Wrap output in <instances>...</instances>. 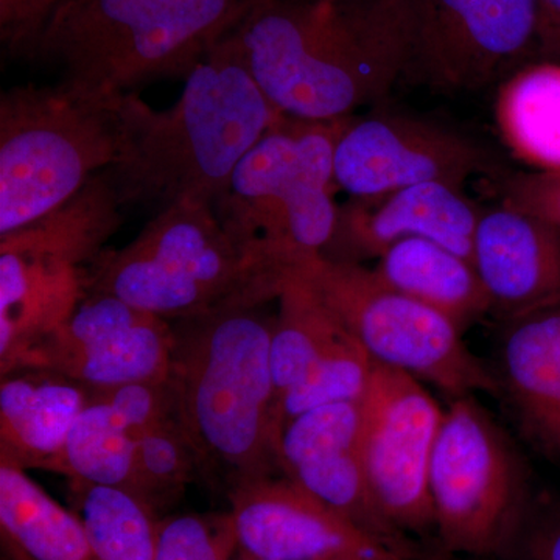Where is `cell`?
Instances as JSON below:
<instances>
[{"label":"cell","mask_w":560,"mask_h":560,"mask_svg":"<svg viewBox=\"0 0 560 560\" xmlns=\"http://www.w3.org/2000/svg\"><path fill=\"white\" fill-rule=\"evenodd\" d=\"M238 551L268 560H416L361 529L285 475L231 486Z\"/></svg>","instance_id":"15"},{"label":"cell","mask_w":560,"mask_h":560,"mask_svg":"<svg viewBox=\"0 0 560 560\" xmlns=\"http://www.w3.org/2000/svg\"><path fill=\"white\" fill-rule=\"evenodd\" d=\"M131 94H106L68 80L3 92L0 235L61 208L108 171L127 140Z\"/></svg>","instance_id":"6"},{"label":"cell","mask_w":560,"mask_h":560,"mask_svg":"<svg viewBox=\"0 0 560 560\" xmlns=\"http://www.w3.org/2000/svg\"><path fill=\"white\" fill-rule=\"evenodd\" d=\"M92 390L65 375L22 368L0 383V464L49 470Z\"/></svg>","instance_id":"19"},{"label":"cell","mask_w":560,"mask_h":560,"mask_svg":"<svg viewBox=\"0 0 560 560\" xmlns=\"http://www.w3.org/2000/svg\"><path fill=\"white\" fill-rule=\"evenodd\" d=\"M300 276L377 363L453 399L500 393V381L467 349L452 319L393 289L372 268L313 256Z\"/></svg>","instance_id":"10"},{"label":"cell","mask_w":560,"mask_h":560,"mask_svg":"<svg viewBox=\"0 0 560 560\" xmlns=\"http://www.w3.org/2000/svg\"><path fill=\"white\" fill-rule=\"evenodd\" d=\"M2 550H5L7 552H9L11 558H13L14 560H32L31 558H28L27 555H25L24 551L21 550L20 547H18L16 544H14L13 540L10 539L9 536H7V534H3V533H2Z\"/></svg>","instance_id":"34"},{"label":"cell","mask_w":560,"mask_h":560,"mask_svg":"<svg viewBox=\"0 0 560 560\" xmlns=\"http://www.w3.org/2000/svg\"><path fill=\"white\" fill-rule=\"evenodd\" d=\"M501 202L547 220L560 230V171L503 173Z\"/></svg>","instance_id":"30"},{"label":"cell","mask_w":560,"mask_h":560,"mask_svg":"<svg viewBox=\"0 0 560 560\" xmlns=\"http://www.w3.org/2000/svg\"><path fill=\"white\" fill-rule=\"evenodd\" d=\"M372 270L393 289L429 305L460 330L490 313V302L470 260L425 238L389 246Z\"/></svg>","instance_id":"21"},{"label":"cell","mask_w":560,"mask_h":560,"mask_svg":"<svg viewBox=\"0 0 560 560\" xmlns=\"http://www.w3.org/2000/svg\"><path fill=\"white\" fill-rule=\"evenodd\" d=\"M253 0H66L40 35L35 57L62 80L106 94L187 79L230 35Z\"/></svg>","instance_id":"5"},{"label":"cell","mask_w":560,"mask_h":560,"mask_svg":"<svg viewBox=\"0 0 560 560\" xmlns=\"http://www.w3.org/2000/svg\"><path fill=\"white\" fill-rule=\"evenodd\" d=\"M270 2V0H253V5H250V9L256 5H260V3ZM334 2H341V0H334Z\"/></svg>","instance_id":"36"},{"label":"cell","mask_w":560,"mask_h":560,"mask_svg":"<svg viewBox=\"0 0 560 560\" xmlns=\"http://www.w3.org/2000/svg\"><path fill=\"white\" fill-rule=\"evenodd\" d=\"M175 342L171 320L140 311L113 294L90 293L62 326L21 360L16 370L58 372L91 390L167 382Z\"/></svg>","instance_id":"14"},{"label":"cell","mask_w":560,"mask_h":560,"mask_svg":"<svg viewBox=\"0 0 560 560\" xmlns=\"http://www.w3.org/2000/svg\"><path fill=\"white\" fill-rule=\"evenodd\" d=\"M139 431L131 425L103 390H92L90 404L80 412L60 455L49 471L69 481L116 486L131 490Z\"/></svg>","instance_id":"24"},{"label":"cell","mask_w":560,"mask_h":560,"mask_svg":"<svg viewBox=\"0 0 560 560\" xmlns=\"http://www.w3.org/2000/svg\"><path fill=\"white\" fill-rule=\"evenodd\" d=\"M66 0H0V39L11 55L35 57L44 28Z\"/></svg>","instance_id":"31"},{"label":"cell","mask_w":560,"mask_h":560,"mask_svg":"<svg viewBox=\"0 0 560 560\" xmlns=\"http://www.w3.org/2000/svg\"><path fill=\"white\" fill-rule=\"evenodd\" d=\"M503 175L499 162L463 132L401 113L350 119L335 150V184L371 198L425 183L463 189L474 176Z\"/></svg>","instance_id":"13"},{"label":"cell","mask_w":560,"mask_h":560,"mask_svg":"<svg viewBox=\"0 0 560 560\" xmlns=\"http://www.w3.org/2000/svg\"><path fill=\"white\" fill-rule=\"evenodd\" d=\"M2 560H14L13 558H11V556L9 555V552H7L5 550H3V559Z\"/></svg>","instance_id":"37"},{"label":"cell","mask_w":560,"mask_h":560,"mask_svg":"<svg viewBox=\"0 0 560 560\" xmlns=\"http://www.w3.org/2000/svg\"><path fill=\"white\" fill-rule=\"evenodd\" d=\"M377 361L352 335L324 359L289 393L283 394L276 408V429L279 440L282 430L304 412L327 405L363 400L370 388Z\"/></svg>","instance_id":"27"},{"label":"cell","mask_w":560,"mask_h":560,"mask_svg":"<svg viewBox=\"0 0 560 560\" xmlns=\"http://www.w3.org/2000/svg\"><path fill=\"white\" fill-rule=\"evenodd\" d=\"M237 551L230 512L161 518L156 560H232Z\"/></svg>","instance_id":"29"},{"label":"cell","mask_w":560,"mask_h":560,"mask_svg":"<svg viewBox=\"0 0 560 560\" xmlns=\"http://www.w3.org/2000/svg\"><path fill=\"white\" fill-rule=\"evenodd\" d=\"M429 488L445 550L477 558L514 552L533 510L528 474L474 396L453 399L442 416Z\"/></svg>","instance_id":"9"},{"label":"cell","mask_w":560,"mask_h":560,"mask_svg":"<svg viewBox=\"0 0 560 560\" xmlns=\"http://www.w3.org/2000/svg\"><path fill=\"white\" fill-rule=\"evenodd\" d=\"M442 416L419 378L377 363L361 400V453L372 497L401 534L436 530L429 475Z\"/></svg>","instance_id":"12"},{"label":"cell","mask_w":560,"mask_h":560,"mask_svg":"<svg viewBox=\"0 0 560 560\" xmlns=\"http://www.w3.org/2000/svg\"><path fill=\"white\" fill-rule=\"evenodd\" d=\"M304 257L243 238L212 206L154 213L138 237L95 261L90 293L113 294L167 320L278 301Z\"/></svg>","instance_id":"3"},{"label":"cell","mask_w":560,"mask_h":560,"mask_svg":"<svg viewBox=\"0 0 560 560\" xmlns=\"http://www.w3.org/2000/svg\"><path fill=\"white\" fill-rule=\"evenodd\" d=\"M471 265L501 318L560 304V230L540 217L503 202L481 210Z\"/></svg>","instance_id":"18"},{"label":"cell","mask_w":560,"mask_h":560,"mask_svg":"<svg viewBox=\"0 0 560 560\" xmlns=\"http://www.w3.org/2000/svg\"><path fill=\"white\" fill-rule=\"evenodd\" d=\"M279 470L361 529L410 552L372 497L361 453V400L327 405L291 420L280 434Z\"/></svg>","instance_id":"16"},{"label":"cell","mask_w":560,"mask_h":560,"mask_svg":"<svg viewBox=\"0 0 560 560\" xmlns=\"http://www.w3.org/2000/svg\"><path fill=\"white\" fill-rule=\"evenodd\" d=\"M73 512L97 560H156L158 511L131 490L70 481Z\"/></svg>","instance_id":"26"},{"label":"cell","mask_w":560,"mask_h":560,"mask_svg":"<svg viewBox=\"0 0 560 560\" xmlns=\"http://www.w3.org/2000/svg\"><path fill=\"white\" fill-rule=\"evenodd\" d=\"M541 61L560 62V0H539Z\"/></svg>","instance_id":"33"},{"label":"cell","mask_w":560,"mask_h":560,"mask_svg":"<svg viewBox=\"0 0 560 560\" xmlns=\"http://www.w3.org/2000/svg\"><path fill=\"white\" fill-rule=\"evenodd\" d=\"M500 364L523 429L560 460V304L510 320Z\"/></svg>","instance_id":"20"},{"label":"cell","mask_w":560,"mask_h":560,"mask_svg":"<svg viewBox=\"0 0 560 560\" xmlns=\"http://www.w3.org/2000/svg\"><path fill=\"white\" fill-rule=\"evenodd\" d=\"M404 32L399 83L474 94L540 57L539 0H397Z\"/></svg>","instance_id":"11"},{"label":"cell","mask_w":560,"mask_h":560,"mask_svg":"<svg viewBox=\"0 0 560 560\" xmlns=\"http://www.w3.org/2000/svg\"><path fill=\"white\" fill-rule=\"evenodd\" d=\"M514 551L521 552V560H560L559 503L530 510Z\"/></svg>","instance_id":"32"},{"label":"cell","mask_w":560,"mask_h":560,"mask_svg":"<svg viewBox=\"0 0 560 560\" xmlns=\"http://www.w3.org/2000/svg\"><path fill=\"white\" fill-rule=\"evenodd\" d=\"M350 119L282 116L243 158L213 209L246 241L323 256L337 231L335 150Z\"/></svg>","instance_id":"8"},{"label":"cell","mask_w":560,"mask_h":560,"mask_svg":"<svg viewBox=\"0 0 560 560\" xmlns=\"http://www.w3.org/2000/svg\"><path fill=\"white\" fill-rule=\"evenodd\" d=\"M271 337L276 408L283 394L308 374L320 359L349 337V331L315 290L301 278L290 280L279 296Z\"/></svg>","instance_id":"25"},{"label":"cell","mask_w":560,"mask_h":560,"mask_svg":"<svg viewBox=\"0 0 560 560\" xmlns=\"http://www.w3.org/2000/svg\"><path fill=\"white\" fill-rule=\"evenodd\" d=\"M282 116L226 35L171 108L154 110L131 94L127 140L105 173L124 209L215 208L243 158Z\"/></svg>","instance_id":"2"},{"label":"cell","mask_w":560,"mask_h":560,"mask_svg":"<svg viewBox=\"0 0 560 560\" xmlns=\"http://www.w3.org/2000/svg\"><path fill=\"white\" fill-rule=\"evenodd\" d=\"M481 210L463 189L425 183L371 198H349L340 206L337 231L323 257L350 264L377 260L389 246L425 238L471 261Z\"/></svg>","instance_id":"17"},{"label":"cell","mask_w":560,"mask_h":560,"mask_svg":"<svg viewBox=\"0 0 560 560\" xmlns=\"http://www.w3.org/2000/svg\"><path fill=\"white\" fill-rule=\"evenodd\" d=\"M276 315L231 308L179 320L171 383L201 466L231 486L279 470L271 337Z\"/></svg>","instance_id":"4"},{"label":"cell","mask_w":560,"mask_h":560,"mask_svg":"<svg viewBox=\"0 0 560 560\" xmlns=\"http://www.w3.org/2000/svg\"><path fill=\"white\" fill-rule=\"evenodd\" d=\"M198 467L200 456L176 412L139 438L131 492L158 511L186 489Z\"/></svg>","instance_id":"28"},{"label":"cell","mask_w":560,"mask_h":560,"mask_svg":"<svg viewBox=\"0 0 560 560\" xmlns=\"http://www.w3.org/2000/svg\"><path fill=\"white\" fill-rule=\"evenodd\" d=\"M0 533L32 560H97L75 512L9 464H0Z\"/></svg>","instance_id":"23"},{"label":"cell","mask_w":560,"mask_h":560,"mask_svg":"<svg viewBox=\"0 0 560 560\" xmlns=\"http://www.w3.org/2000/svg\"><path fill=\"white\" fill-rule=\"evenodd\" d=\"M495 119L518 161L534 171H560V62H530L504 80Z\"/></svg>","instance_id":"22"},{"label":"cell","mask_w":560,"mask_h":560,"mask_svg":"<svg viewBox=\"0 0 560 560\" xmlns=\"http://www.w3.org/2000/svg\"><path fill=\"white\" fill-rule=\"evenodd\" d=\"M268 102L291 119H345L399 83L397 0H270L230 33Z\"/></svg>","instance_id":"1"},{"label":"cell","mask_w":560,"mask_h":560,"mask_svg":"<svg viewBox=\"0 0 560 560\" xmlns=\"http://www.w3.org/2000/svg\"><path fill=\"white\" fill-rule=\"evenodd\" d=\"M237 560H268V559L254 558V556H249V555H246V552L238 551Z\"/></svg>","instance_id":"35"},{"label":"cell","mask_w":560,"mask_h":560,"mask_svg":"<svg viewBox=\"0 0 560 560\" xmlns=\"http://www.w3.org/2000/svg\"><path fill=\"white\" fill-rule=\"evenodd\" d=\"M105 172L61 208L0 235V374L70 318L90 294L103 246L121 223Z\"/></svg>","instance_id":"7"}]
</instances>
